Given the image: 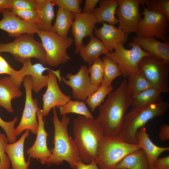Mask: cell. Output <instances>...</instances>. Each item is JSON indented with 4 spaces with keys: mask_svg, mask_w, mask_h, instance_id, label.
<instances>
[{
    "mask_svg": "<svg viewBox=\"0 0 169 169\" xmlns=\"http://www.w3.org/2000/svg\"><path fill=\"white\" fill-rule=\"evenodd\" d=\"M132 102V97L125 79L116 89L108 95L105 101L99 106V115L94 120L104 136L119 135L125 113Z\"/></svg>",
    "mask_w": 169,
    "mask_h": 169,
    "instance_id": "6da1fadb",
    "label": "cell"
},
{
    "mask_svg": "<svg viewBox=\"0 0 169 169\" xmlns=\"http://www.w3.org/2000/svg\"><path fill=\"white\" fill-rule=\"evenodd\" d=\"M53 109L54 146L50 149L52 155L45 164L48 166L52 165H59L65 161L72 169H76V165L81 159L75 142L68 134V125L70 119L66 115H63L60 120L56 107Z\"/></svg>",
    "mask_w": 169,
    "mask_h": 169,
    "instance_id": "7a4b0ae2",
    "label": "cell"
},
{
    "mask_svg": "<svg viewBox=\"0 0 169 169\" xmlns=\"http://www.w3.org/2000/svg\"><path fill=\"white\" fill-rule=\"evenodd\" d=\"M94 119L79 115L73 123L74 140L81 160L85 164L95 161L99 144L104 136Z\"/></svg>",
    "mask_w": 169,
    "mask_h": 169,
    "instance_id": "3957f363",
    "label": "cell"
},
{
    "mask_svg": "<svg viewBox=\"0 0 169 169\" xmlns=\"http://www.w3.org/2000/svg\"><path fill=\"white\" fill-rule=\"evenodd\" d=\"M169 107L168 101L138 106H132L130 111L125 115L124 122L118 136L124 141L138 144L136 137L137 131L145 126L149 120L162 116Z\"/></svg>",
    "mask_w": 169,
    "mask_h": 169,
    "instance_id": "277c9868",
    "label": "cell"
},
{
    "mask_svg": "<svg viewBox=\"0 0 169 169\" xmlns=\"http://www.w3.org/2000/svg\"><path fill=\"white\" fill-rule=\"evenodd\" d=\"M141 148L139 144L125 142L118 136L104 135L98 147L95 162L100 169H115L125 156Z\"/></svg>",
    "mask_w": 169,
    "mask_h": 169,
    "instance_id": "5b68a950",
    "label": "cell"
},
{
    "mask_svg": "<svg viewBox=\"0 0 169 169\" xmlns=\"http://www.w3.org/2000/svg\"><path fill=\"white\" fill-rule=\"evenodd\" d=\"M34 36L33 33H24L10 43H0V53H9L15 60L22 64L27 59L34 58L46 65L45 52L41 42L36 41Z\"/></svg>",
    "mask_w": 169,
    "mask_h": 169,
    "instance_id": "8992f818",
    "label": "cell"
},
{
    "mask_svg": "<svg viewBox=\"0 0 169 169\" xmlns=\"http://www.w3.org/2000/svg\"><path fill=\"white\" fill-rule=\"evenodd\" d=\"M138 67L152 86L162 93L169 92V61L150 55L143 57Z\"/></svg>",
    "mask_w": 169,
    "mask_h": 169,
    "instance_id": "52a82bcc",
    "label": "cell"
},
{
    "mask_svg": "<svg viewBox=\"0 0 169 169\" xmlns=\"http://www.w3.org/2000/svg\"><path fill=\"white\" fill-rule=\"evenodd\" d=\"M45 52L47 64L52 67L66 63L70 59L67 52V49L72 44L71 37L61 38L52 32L40 30L37 33Z\"/></svg>",
    "mask_w": 169,
    "mask_h": 169,
    "instance_id": "ba28073f",
    "label": "cell"
},
{
    "mask_svg": "<svg viewBox=\"0 0 169 169\" xmlns=\"http://www.w3.org/2000/svg\"><path fill=\"white\" fill-rule=\"evenodd\" d=\"M143 5V18H141L136 33V37L142 38L155 37L164 42H169L168 34L169 19L162 13L150 10Z\"/></svg>",
    "mask_w": 169,
    "mask_h": 169,
    "instance_id": "9c48e42d",
    "label": "cell"
},
{
    "mask_svg": "<svg viewBox=\"0 0 169 169\" xmlns=\"http://www.w3.org/2000/svg\"><path fill=\"white\" fill-rule=\"evenodd\" d=\"M129 46L132 47V49H126L123 45L118 43L114 51L105 54L117 63L124 78L127 77L130 73L139 71L138 65L141 59L144 56L151 55L133 41L129 43Z\"/></svg>",
    "mask_w": 169,
    "mask_h": 169,
    "instance_id": "30bf717a",
    "label": "cell"
},
{
    "mask_svg": "<svg viewBox=\"0 0 169 169\" xmlns=\"http://www.w3.org/2000/svg\"><path fill=\"white\" fill-rule=\"evenodd\" d=\"M23 82L26 92L25 104L20 122L15 128L16 133L18 136L24 131L29 130L36 135L38 126L37 112L39 107L37 100L32 97L33 79L30 76L27 75L24 77Z\"/></svg>",
    "mask_w": 169,
    "mask_h": 169,
    "instance_id": "8fae6325",
    "label": "cell"
},
{
    "mask_svg": "<svg viewBox=\"0 0 169 169\" xmlns=\"http://www.w3.org/2000/svg\"><path fill=\"white\" fill-rule=\"evenodd\" d=\"M60 70V69L48 71L47 88L43 95V116H47L52 108L57 107L59 109L70 100V96L64 94L58 85L57 78L59 82L62 81Z\"/></svg>",
    "mask_w": 169,
    "mask_h": 169,
    "instance_id": "7c38bea8",
    "label": "cell"
},
{
    "mask_svg": "<svg viewBox=\"0 0 169 169\" xmlns=\"http://www.w3.org/2000/svg\"><path fill=\"white\" fill-rule=\"evenodd\" d=\"M118 6L115 11L118 17V28L128 34L136 33L141 19L140 0H117Z\"/></svg>",
    "mask_w": 169,
    "mask_h": 169,
    "instance_id": "4fadbf2b",
    "label": "cell"
},
{
    "mask_svg": "<svg viewBox=\"0 0 169 169\" xmlns=\"http://www.w3.org/2000/svg\"><path fill=\"white\" fill-rule=\"evenodd\" d=\"M23 64V67L20 70L16 71L10 76L11 80L15 85L20 88L24 77L29 75L33 81L32 90L36 93H38L43 88L47 86L48 83L49 75H43V72L46 70H53L44 67L39 63L33 64L31 58L25 60Z\"/></svg>",
    "mask_w": 169,
    "mask_h": 169,
    "instance_id": "5bb4252c",
    "label": "cell"
},
{
    "mask_svg": "<svg viewBox=\"0 0 169 169\" xmlns=\"http://www.w3.org/2000/svg\"><path fill=\"white\" fill-rule=\"evenodd\" d=\"M1 13L0 29L7 32L10 37L16 38L24 33H38L40 30L36 23L23 20L9 9H4Z\"/></svg>",
    "mask_w": 169,
    "mask_h": 169,
    "instance_id": "9a60e30c",
    "label": "cell"
},
{
    "mask_svg": "<svg viewBox=\"0 0 169 169\" xmlns=\"http://www.w3.org/2000/svg\"><path fill=\"white\" fill-rule=\"evenodd\" d=\"M88 68L83 65L76 74H67L65 77L68 80L63 76H61V79L65 84L72 88L74 98L84 101L95 92L91 86Z\"/></svg>",
    "mask_w": 169,
    "mask_h": 169,
    "instance_id": "2e32d148",
    "label": "cell"
},
{
    "mask_svg": "<svg viewBox=\"0 0 169 169\" xmlns=\"http://www.w3.org/2000/svg\"><path fill=\"white\" fill-rule=\"evenodd\" d=\"M74 19L71 27V32L75 46L74 52L78 54L84 46V38L93 36L97 22L93 14L75 13Z\"/></svg>",
    "mask_w": 169,
    "mask_h": 169,
    "instance_id": "e0dca14e",
    "label": "cell"
},
{
    "mask_svg": "<svg viewBox=\"0 0 169 169\" xmlns=\"http://www.w3.org/2000/svg\"><path fill=\"white\" fill-rule=\"evenodd\" d=\"M37 116L38 126L37 137L33 145L26 151L29 157L37 159L43 165L46 161L52 155L50 149L47 145V137L49 135L44 128V120L43 119V110L38 107Z\"/></svg>",
    "mask_w": 169,
    "mask_h": 169,
    "instance_id": "ac0fdd59",
    "label": "cell"
},
{
    "mask_svg": "<svg viewBox=\"0 0 169 169\" xmlns=\"http://www.w3.org/2000/svg\"><path fill=\"white\" fill-rule=\"evenodd\" d=\"M96 36L100 39L109 52H112L118 43L123 45L128 40V34L114 25L103 23L100 28L94 30Z\"/></svg>",
    "mask_w": 169,
    "mask_h": 169,
    "instance_id": "d6986e66",
    "label": "cell"
},
{
    "mask_svg": "<svg viewBox=\"0 0 169 169\" xmlns=\"http://www.w3.org/2000/svg\"><path fill=\"white\" fill-rule=\"evenodd\" d=\"M30 135V131L26 130L17 141L8 144L5 148V152L10 161L12 169H29L30 158L25 161L24 156V143L26 139Z\"/></svg>",
    "mask_w": 169,
    "mask_h": 169,
    "instance_id": "ffe728a7",
    "label": "cell"
},
{
    "mask_svg": "<svg viewBox=\"0 0 169 169\" xmlns=\"http://www.w3.org/2000/svg\"><path fill=\"white\" fill-rule=\"evenodd\" d=\"M136 137L139 144L145 153L149 162L150 169L154 166L159 156L164 151H168L169 147H160L154 144L149 137L145 126L137 131Z\"/></svg>",
    "mask_w": 169,
    "mask_h": 169,
    "instance_id": "44dd1931",
    "label": "cell"
},
{
    "mask_svg": "<svg viewBox=\"0 0 169 169\" xmlns=\"http://www.w3.org/2000/svg\"><path fill=\"white\" fill-rule=\"evenodd\" d=\"M151 55L169 61V42H161L155 37L142 38L135 36L132 41Z\"/></svg>",
    "mask_w": 169,
    "mask_h": 169,
    "instance_id": "7402d4cb",
    "label": "cell"
},
{
    "mask_svg": "<svg viewBox=\"0 0 169 169\" xmlns=\"http://www.w3.org/2000/svg\"><path fill=\"white\" fill-rule=\"evenodd\" d=\"M19 88L13 84L10 76L0 79V106L10 113L14 112L12 100L22 95Z\"/></svg>",
    "mask_w": 169,
    "mask_h": 169,
    "instance_id": "603a6c76",
    "label": "cell"
},
{
    "mask_svg": "<svg viewBox=\"0 0 169 169\" xmlns=\"http://www.w3.org/2000/svg\"><path fill=\"white\" fill-rule=\"evenodd\" d=\"M51 0H36L38 13L37 23L40 30L51 32L52 23L55 18L54 6Z\"/></svg>",
    "mask_w": 169,
    "mask_h": 169,
    "instance_id": "cb8c5ba5",
    "label": "cell"
},
{
    "mask_svg": "<svg viewBox=\"0 0 169 169\" xmlns=\"http://www.w3.org/2000/svg\"><path fill=\"white\" fill-rule=\"evenodd\" d=\"M99 7L95 8L92 14L97 23L106 22L115 25L118 23L115 16V11L118 4L117 0H100Z\"/></svg>",
    "mask_w": 169,
    "mask_h": 169,
    "instance_id": "d4e9b609",
    "label": "cell"
},
{
    "mask_svg": "<svg viewBox=\"0 0 169 169\" xmlns=\"http://www.w3.org/2000/svg\"><path fill=\"white\" fill-rule=\"evenodd\" d=\"M108 52L101 40L93 36L89 43L80 49L79 54L84 62L91 65L101 54H105Z\"/></svg>",
    "mask_w": 169,
    "mask_h": 169,
    "instance_id": "484cf974",
    "label": "cell"
},
{
    "mask_svg": "<svg viewBox=\"0 0 169 169\" xmlns=\"http://www.w3.org/2000/svg\"><path fill=\"white\" fill-rule=\"evenodd\" d=\"M115 169H150V167L147 157L141 148L125 156Z\"/></svg>",
    "mask_w": 169,
    "mask_h": 169,
    "instance_id": "4316f807",
    "label": "cell"
},
{
    "mask_svg": "<svg viewBox=\"0 0 169 169\" xmlns=\"http://www.w3.org/2000/svg\"><path fill=\"white\" fill-rule=\"evenodd\" d=\"M55 22L52 26L51 32L60 37L65 38L71 27L75 13L58 6Z\"/></svg>",
    "mask_w": 169,
    "mask_h": 169,
    "instance_id": "83f0119b",
    "label": "cell"
},
{
    "mask_svg": "<svg viewBox=\"0 0 169 169\" xmlns=\"http://www.w3.org/2000/svg\"><path fill=\"white\" fill-rule=\"evenodd\" d=\"M127 77V85L132 97L153 87L144 75L139 71L130 73Z\"/></svg>",
    "mask_w": 169,
    "mask_h": 169,
    "instance_id": "f1b7e54d",
    "label": "cell"
},
{
    "mask_svg": "<svg viewBox=\"0 0 169 169\" xmlns=\"http://www.w3.org/2000/svg\"><path fill=\"white\" fill-rule=\"evenodd\" d=\"M161 93L153 87L149 88L132 97L131 106H143L162 101Z\"/></svg>",
    "mask_w": 169,
    "mask_h": 169,
    "instance_id": "f546056e",
    "label": "cell"
},
{
    "mask_svg": "<svg viewBox=\"0 0 169 169\" xmlns=\"http://www.w3.org/2000/svg\"><path fill=\"white\" fill-rule=\"evenodd\" d=\"M86 104L84 101H80L79 100L73 101L70 100L65 104L59 108L60 115L73 113L92 119H94Z\"/></svg>",
    "mask_w": 169,
    "mask_h": 169,
    "instance_id": "4dcf8cb0",
    "label": "cell"
},
{
    "mask_svg": "<svg viewBox=\"0 0 169 169\" xmlns=\"http://www.w3.org/2000/svg\"><path fill=\"white\" fill-rule=\"evenodd\" d=\"M102 59L104 74L101 84L111 86L113 81L117 77L122 75L119 66L115 62L105 56H104Z\"/></svg>",
    "mask_w": 169,
    "mask_h": 169,
    "instance_id": "1f68e13d",
    "label": "cell"
},
{
    "mask_svg": "<svg viewBox=\"0 0 169 169\" xmlns=\"http://www.w3.org/2000/svg\"><path fill=\"white\" fill-rule=\"evenodd\" d=\"M91 86L94 92L100 88L103 79L104 71L102 59L99 58L88 68Z\"/></svg>",
    "mask_w": 169,
    "mask_h": 169,
    "instance_id": "d6a6232c",
    "label": "cell"
},
{
    "mask_svg": "<svg viewBox=\"0 0 169 169\" xmlns=\"http://www.w3.org/2000/svg\"><path fill=\"white\" fill-rule=\"evenodd\" d=\"M113 89V87L101 84L100 88L89 96L85 100L91 112H93L95 108L99 106L104 101L105 98Z\"/></svg>",
    "mask_w": 169,
    "mask_h": 169,
    "instance_id": "836d02e7",
    "label": "cell"
},
{
    "mask_svg": "<svg viewBox=\"0 0 169 169\" xmlns=\"http://www.w3.org/2000/svg\"><path fill=\"white\" fill-rule=\"evenodd\" d=\"M140 2L146 5L147 9L159 11L169 19V0H140Z\"/></svg>",
    "mask_w": 169,
    "mask_h": 169,
    "instance_id": "e575fe53",
    "label": "cell"
},
{
    "mask_svg": "<svg viewBox=\"0 0 169 169\" xmlns=\"http://www.w3.org/2000/svg\"><path fill=\"white\" fill-rule=\"evenodd\" d=\"M18 120L17 117H16L11 121L6 122L0 117V126L5 132L9 143L16 141L17 136L16 133L15 125Z\"/></svg>",
    "mask_w": 169,
    "mask_h": 169,
    "instance_id": "d590c367",
    "label": "cell"
},
{
    "mask_svg": "<svg viewBox=\"0 0 169 169\" xmlns=\"http://www.w3.org/2000/svg\"><path fill=\"white\" fill-rule=\"evenodd\" d=\"M54 5L60 7L64 9L75 13H82L80 4V0H51Z\"/></svg>",
    "mask_w": 169,
    "mask_h": 169,
    "instance_id": "8d00e7d4",
    "label": "cell"
},
{
    "mask_svg": "<svg viewBox=\"0 0 169 169\" xmlns=\"http://www.w3.org/2000/svg\"><path fill=\"white\" fill-rule=\"evenodd\" d=\"M8 141L6 136L0 132V169H9L10 161L5 152Z\"/></svg>",
    "mask_w": 169,
    "mask_h": 169,
    "instance_id": "74e56055",
    "label": "cell"
},
{
    "mask_svg": "<svg viewBox=\"0 0 169 169\" xmlns=\"http://www.w3.org/2000/svg\"><path fill=\"white\" fill-rule=\"evenodd\" d=\"M10 10L14 14L22 19L37 23L38 13L34 10H19L12 8Z\"/></svg>",
    "mask_w": 169,
    "mask_h": 169,
    "instance_id": "f35d334b",
    "label": "cell"
},
{
    "mask_svg": "<svg viewBox=\"0 0 169 169\" xmlns=\"http://www.w3.org/2000/svg\"><path fill=\"white\" fill-rule=\"evenodd\" d=\"M11 7L19 10H34L36 0H11Z\"/></svg>",
    "mask_w": 169,
    "mask_h": 169,
    "instance_id": "ab89813d",
    "label": "cell"
},
{
    "mask_svg": "<svg viewBox=\"0 0 169 169\" xmlns=\"http://www.w3.org/2000/svg\"><path fill=\"white\" fill-rule=\"evenodd\" d=\"M16 71L0 55V74H6L11 76Z\"/></svg>",
    "mask_w": 169,
    "mask_h": 169,
    "instance_id": "60d3db41",
    "label": "cell"
},
{
    "mask_svg": "<svg viewBox=\"0 0 169 169\" xmlns=\"http://www.w3.org/2000/svg\"><path fill=\"white\" fill-rule=\"evenodd\" d=\"M153 167L157 169H169V156L158 158L154 164Z\"/></svg>",
    "mask_w": 169,
    "mask_h": 169,
    "instance_id": "b9f144b4",
    "label": "cell"
},
{
    "mask_svg": "<svg viewBox=\"0 0 169 169\" xmlns=\"http://www.w3.org/2000/svg\"><path fill=\"white\" fill-rule=\"evenodd\" d=\"M99 1V0H85V5L82 13L92 14L96 5Z\"/></svg>",
    "mask_w": 169,
    "mask_h": 169,
    "instance_id": "7bdbcfd3",
    "label": "cell"
},
{
    "mask_svg": "<svg viewBox=\"0 0 169 169\" xmlns=\"http://www.w3.org/2000/svg\"><path fill=\"white\" fill-rule=\"evenodd\" d=\"M158 136L160 140L164 141L169 140V125L167 124L162 125L160 128Z\"/></svg>",
    "mask_w": 169,
    "mask_h": 169,
    "instance_id": "ee69618b",
    "label": "cell"
},
{
    "mask_svg": "<svg viewBox=\"0 0 169 169\" xmlns=\"http://www.w3.org/2000/svg\"><path fill=\"white\" fill-rule=\"evenodd\" d=\"M76 169H100L95 162L93 161L89 164H85L80 160L77 163Z\"/></svg>",
    "mask_w": 169,
    "mask_h": 169,
    "instance_id": "f6af8a7d",
    "label": "cell"
},
{
    "mask_svg": "<svg viewBox=\"0 0 169 169\" xmlns=\"http://www.w3.org/2000/svg\"><path fill=\"white\" fill-rule=\"evenodd\" d=\"M11 0H0V8L10 10Z\"/></svg>",
    "mask_w": 169,
    "mask_h": 169,
    "instance_id": "bcb514c9",
    "label": "cell"
},
{
    "mask_svg": "<svg viewBox=\"0 0 169 169\" xmlns=\"http://www.w3.org/2000/svg\"><path fill=\"white\" fill-rule=\"evenodd\" d=\"M4 9H5L0 8V13H1V12Z\"/></svg>",
    "mask_w": 169,
    "mask_h": 169,
    "instance_id": "7dc6e473",
    "label": "cell"
},
{
    "mask_svg": "<svg viewBox=\"0 0 169 169\" xmlns=\"http://www.w3.org/2000/svg\"><path fill=\"white\" fill-rule=\"evenodd\" d=\"M156 169V168H155V167H152V168H151V169Z\"/></svg>",
    "mask_w": 169,
    "mask_h": 169,
    "instance_id": "c3c4849f",
    "label": "cell"
},
{
    "mask_svg": "<svg viewBox=\"0 0 169 169\" xmlns=\"http://www.w3.org/2000/svg\"></svg>",
    "mask_w": 169,
    "mask_h": 169,
    "instance_id": "681fc988",
    "label": "cell"
}]
</instances>
